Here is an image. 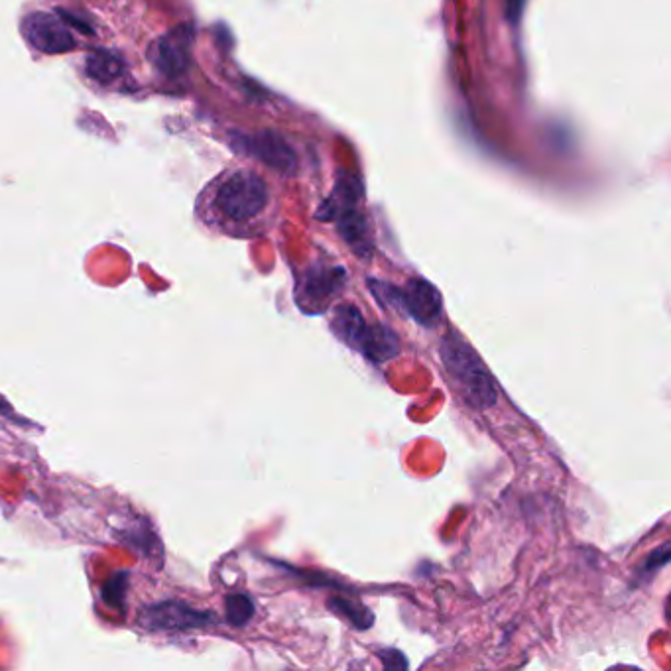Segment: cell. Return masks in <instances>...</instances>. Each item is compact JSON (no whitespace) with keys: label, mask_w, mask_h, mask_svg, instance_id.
I'll use <instances>...</instances> for the list:
<instances>
[{"label":"cell","mask_w":671,"mask_h":671,"mask_svg":"<svg viewBox=\"0 0 671 671\" xmlns=\"http://www.w3.org/2000/svg\"><path fill=\"white\" fill-rule=\"evenodd\" d=\"M268 205V183L254 172L237 170L203 189L195 215L211 231L229 237H250L258 233Z\"/></svg>","instance_id":"1"},{"label":"cell","mask_w":671,"mask_h":671,"mask_svg":"<svg viewBox=\"0 0 671 671\" xmlns=\"http://www.w3.org/2000/svg\"><path fill=\"white\" fill-rule=\"evenodd\" d=\"M441 363L455 392L475 410H490L496 400V386L487 366L475 349L457 333L449 331L439 345Z\"/></svg>","instance_id":"2"},{"label":"cell","mask_w":671,"mask_h":671,"mask_svg":"<svg viewBox=\"0 0 671 671\" xmlns=\"http://www.w3.org/2000/svg\"><path fill=\"white\" fill-rule=\"evenodd\" d=\"M331 331L341 343L353 351H359L372 363H386L400 353L398 335L380 323L368 325L359 307L353 305L335 307L331 317Z\"/></svg>","instance_id":"3"},{"label":"cell","mask_w":671,"mask_h":671,"mask_svg":"<svg viewBox=\"0 0 671 671\" xmlns=\"http://www.w3.org/2000/svg\"><path fill=\"white\" fill-rule=\"evenodd\" d=\"M361 189L353 178H339L333 195L323 203L319 219L335 221L343 241L349 244L359 256H370L372 252V233L363 213L359 211Z\"/></svg>","instance_id":"4"},{"label":"cell","mask_w":671,"mask_h":671,"mask_svg":"<svg viewBox=\"0 0 671 671\" xmlns=\"http://www.w3.org/2000/svg\"><path fill=\"white\" fill-rule=\"evenodd\" d=\"M374 296L384 304L400 307L406 315L418 321L424 327H431L441 317L443 302L435 286L426 280H410L404 288H396L392 284H382L376 280H368Z\"/></svg>","instance_id":"5"},{"label":"cell","mask_w":671,"mask_h":671,"mask_svg":"<svg viewBox=\"0 0 671 671\" xmlns=\"http://www.w3.org/2000/svg\"><path fill=\"white\" fill-rule=\"evenodd\" d=\"M347 272L341 266H313L307 270L298 286V305L304 313H323L343 292Z\"/></svg>","instance_id":"6"},{"label":"cell","mask_w":671,"mask_h":671,"mask_svg":"<svg viewBox=\"0 0 671 671\" xmlns=\"http://www.w3.org/2000/svg\"><path fill=\"white\" fill-rule=\"evenodd\" d=\"M252 152L262 162H266L270 168H274V170H278V172H282L286 176H292L296 172V168H298V156H296V152L278 134L266 132V134L258 136L252 142Z\"/></svg>","instance_id":"7"},{"label":"cell","mask_w":671,"mask_h":671,"mask_svg":"<svg viewBox=\"0 0 671 671\" xmlns=\"http://www.w3.org/2000/svg\"><path fill=\"white\" fill-rule=\"evenodd\" d=\"M213 620L211 614L197 612L187 609L180 603H168L158 605L150 610L148 624H154L158 628H191V626H207Z\"/></svg>","instance_id":"8"},{"label":"cell","mask_w":671,"mask_h":671,"mask_svg":"<svg viewBox=\"0 0 671 671\" xmlns=\"http://www.w3.org/2000/svg\"><path fill=\"white\" fill-rule=\"evenodd\" d=\"M329 607H331V610H335L339 616L347 618L353 626L361 628V630H366L372 624V620H374V616L363 605H357V603L347 601V599H331Z\"/></svg>","instance_id":"9"},{"label":"cell","mask_w":671,"mask_h":671,"mask_svg":"<svg viewBox=\"0 0 671 671\" xmlns=\"http://www.w3.org/2000/svg\"><path fill=\"white\" fill-rule=\"evenodd\" d=\"M254 614V605L244 595H233L227 599V618L233 626H243Z\"/></svg>","instance_id":"10"},{"label":"cell","mask_w":671,"mask_h":671,"mask_svg":"<svg viewBox=\"0 0 671 671\" xmlns=\"http://www.w3.org/2000/svg\"><path fill=\"white\" fill-rule=\"evenodd\" d=\"M526 6V0H504V8H506V16L512 24H516L522 16V10Z\"/></svg>","instance_id":"11"}]
</instances>
